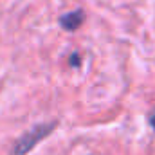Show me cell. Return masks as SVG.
Here are the masks:
<instances>
[{"mask_svg":"<svg viewBox=\"0 0 155 155\" xmlns=\"http://www.w3.org/2000/svg\"><path fill=\"white\" fill-rule=\"evenodd\" d=\"M56 121H51V123H41L38 126H35L33 130H29L27 134H24L18 141H16V144H15V148H13V155H25L29 153L38 143H41L47 135H51V132L56 128Z\"/></svg>","mask_w":155,"mask_h":155,"instance_id":"1","label":"cell"},{"mask_svg":"<svg viewBox=\"0 0 155 155\" xmlns=\"http://www.w3.org/2000/svg\"><path fill=\"white\" fill-rule=\"evenodd\" d=\"M85 22V11L83 9H74V11H69L65 15L60 16V25L61 29L69 31V33H74L81 27V24Z\"/></svg>","mask_w":155,"mask_h":155,"instance_id":"2","label":"cell"},{"mask_svg":"<svg viewBox=\"0 0 155 155\" xmlns=\"http://www.w3.org/2000/svg\"><path fill=\"white\" fill-rule=\"evenodd\" d=\"M69 63H71L72 67H76V69L81 65V58H79V54H78V52H72V54L69 56Z\"/></svg>","mask_w":155,"mask_h":155,"instance_id":"3","label":"cell"},{"mask_svg":"<svg viewBox=\"0 0 155 155\" xmlns=\"http://www.w3.org/2000/svg\"><path fill=\"white\" fill-rule=\"evenodd\" d=\"M150 124H152V126L155 128V114H153L152 117H150Z\"/></svg>","mask_w":155,"mask_h":155,"instance_id":"4","label":"cell"}]
</instances>
